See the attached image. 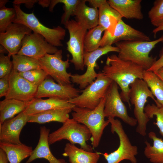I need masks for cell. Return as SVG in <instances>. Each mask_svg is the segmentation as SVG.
<instances>
[{"mask_svg": "<svg viewBox=\"0 0 163 163\" xmlns=\"http://www.w3.org/2000/svg\"><path fill=\"white\" fill-rule=\"evenodd\" d=\"M98 10V25L103 27L105 30L112 35L118 23L122 20V17L110 5L107 0H105Z\"/></svg>", "mask_w": 163, "mask_h": 163, "instance_id": "24", "label": "cell"}, {"mask_svg": "<svg viewBox=\"0 0 163 163\" xmlns=\"http://www.w3.org/2000/svg\"><path fill=\"white\" fill-rule=\"evenodd\" d=\"M62 51L58 50L53 54H46L39 59L42 69L57 83L61 85L71 84L72 74L67 71L69 67V55L66 60H62Z\"/></svg>", "mask_w": 163, "mask_h": 163, "instance_id": "10", "label": "cell"}, {"mask_svg": "<svg viewBox=\"0 0 163 163\" xmlns=\"http://www.w3.org/2000/svg\"><path fill=\"white\" fill-rule=\"evenodd\" d=\"M13 69V64L10 57L4 53L0 55V78L9 75Z\"/></svg>", "mask_w": 163, "mask_h": 163, "instance_id": "37", "label": "cell"}, {"mask_svg": "<svg viewBox=\"0 0 163 163\" xmlns=\"http://www.w3.org/2000/svg\"><path fill=\"white\" fill-rule=\"evenodd\" d=\"M86 2V0H80L75 16V21L88 30L98 25L99 14L98 9L88 6Z\"/></svg>", "mask_w": 163, "mask_h": 163, "instance_id": "22", "label": "cell"}, {"mask_svg": "<svg viewBox=\"0 0 163 163\" xmlns=\"http://www.w3.org/2000/svg\"><path fill=\"white\" fill-rule=\"evenodd\" d=\"M159 55L160 58L147 71L154 72L163 67V48L160 52Z\"/></svg>", "mask_w": 163, "mask_h": 163, "instance_id": "39", "label": "cell"}, {"mask_svg": "<svg viewBox=\"0 0 163 163\" xmlns=\"http://www.w3.org/2000/svg\"><path fill=\"white\" fill-rule=\"evenodd\" d=\"M100 154V152H89L68 143L62 155L69 158L70 163H97Z\"/></svg>", "mask_w": 163, "mask_h": 163, "instance_id": "23", "label": "cell"}, {"mask_svg": "<svg viewBox=\"0 0 163 163\" xmlns=\"http://www.w3.org/2000/svg\"><path fill=\"white\" fill-rule=\"evenodd\" d=\"M38 2V0H15L13 1V3L14 5L25 4L27 8H31L34 4Z\"/></svg>", "mask_w": 163, "mask_h": 163, "instance_id": "40", "label": "cell"}, {"mask_svg": "<svg viewBox=\"0 0 163 163\" xmlns=\"http://www.w3.org/2000/svg\"><path fill=\"white\" fill-rule=\"evenodd\" d=\"M28 27L22 24L13 23L4 33H0V44L8 52L9 57L17 54L21 49L25 36L32 33Z\"/></svg>", "mask_w": 163, "mask_h": 163, "instance_id": "16", "label": "cell"}, {"mask_svg": "<svg viewBox=\"0 0 163 163\" xmlns=\"http://www.w3.org/2000/svg\"><path fill=\"white\" fill-rule=\"evenodd\" d=\"M144 110L150 119L153 118L154 116L156 117V122H154V124L157 126L160 134L163 136V107L148 104L145 106Z\"/></svg>", "mask_w": 163, "mask_h": 163, "instance_id": "33", "label": "cell"}, {"mask_svg": "<svg viewBox=\"0 0 163 163\" xmlns=\"http://www.w3.org/2000/svg\"><path fill=\"white\" fill-rule=\"evenodd\" d=\"M0 148L5 153L10 163H20L30 157L33 151L32 148L23 143L17 144L0 142Z\"/></svg>", "mask_w": 163, "mask_h": 163, "instance_id": "26", "label": "cell"}, {"mask_svg": "<svg viewBox=\"0 0 163 163\" xmlns=\"http://www.w3.org/2000/svg\"><path fill=\"white\" fill-rule=\"evenodd\" d=\"M51 0H38V3L43 7H45L49 6Z\"/></svg>", "mask_w": 163, "mask_h": 163, "instance_id": "44", "label": "cell"}, {"mask_svg": "<svg viewBox=\"0 0 163 163\" xmlns=\"http://www.w3.org/2000/svg\"><path fill=\"white\" fill-rule=\"evenodd\" d=\"M141 0H108L110 5L121 16L128 19L142 20Z\"/></svg>", "mask_w": 163, "mask_h": 163, "instance_id": "21", "label": "cell"}, {"mask_svg": "<svg viewBox=\"0 0 163 163\" xmlns=\"http://www.w3.org/2000/svg\"><path fill=\"white\" fill-rule=\"evenodd\" d=\"M75 107L68 100L57 97H49L46 99L35 98L28 103L24 111L30 116L46 110L63 108L72 109Z\"/></svg>", "mask_w": 163, "mask_h": 163, "instance_id": "19", "label": "cell"}, {"mask_svg": "<svg viewBox=\"0 0 163 163\" xmlns=\"http://www.w3.org/2000/svg\"><path fill=\"white\" fill-rule=\"evenodd\" d=\"M119 49L116 46L107 45L100 47L90 52L84 51L83 58L84 64L87 67L85 72L83 74H72L71 81L79 85L80 89H84L96 79L98 73L96 72L95 68L97 67V61L101 56L110 52L118 53Z\"/></svg>", "mask_w": 163, "mask_h": 163, "instance_id": "11", "label": "cell"}, {"mask_svg": "<svg viewBox=\"0 0 163 163\" xmlns=\"http://www.w3.org/2000/svg\"><path fill=\"white\" fill-rule=\"evenodd\" d=\"M145 70L141 66L131 61L122 60L117 55L113 54L107 56L102 72L120 87L122 100L130 107V85L137 79H143Z\"/></svg>", "mask_w": 163, "mask_h": 163, "instance_id": "1", "label": "cell"}, {"mask_svg": "<svg viewBox=\"0 0 163 163\" xmlns=\"http://www.w3.org/2000/svg\"><path fill=\"white\" fill-rule=\"evenodd\" d=\"M9 75L0 78V97H5L9 88Z\"/></svg>", "mask_w": 163, "mask_h": 163, "instance_id": "38", "label": "cell"}, {"mask_svg": "<svg viewBox=\"0 0 163 163\" xmlns=\"http://www.w3.org/2000/svg\"><path fill=\"white\" fill-rule=\"evenodd\" d=\"M91 136L90 131L85 125L78 123L72 118H69L63 123L61 127L49 134L48 142L50 145L63 139H66L71 144H78L81 148L93 152V147L86 143Z\"/></svg>", "mask_w": 163, "mask_h": 163, "instance_id": "6", "label": "cell"}, {"mask_svg": "<svg viewBox=\"0 0 163 163\" xmlns=\"http://www.w3.org/2000/svg\"><path fill=\"white\" fill-rule=\"evenodd\" d=\"M72 110L63 108L43 111L30 116L28 122L43 124L56 121L63 123L69 119V114Z\"/></svg>", "mask_w": 163, "mask_h": 163, "instance_id": "25", "label": "cell"}, {"mask_svg": "<svg viewBox=\"0 0 163 163\" xmlns=\"http://www.w3.org/2000/svg\"><path fill=\"white\" fill-rule=\"evenodd\" d=\"M20 5H13L16 16L13 23L24 24L33 32L42 36L50 44L56 47L62 46V40L64 39L66 30L59 26L53 28L47 27L42 24L33 12L27 13L22 10Z\"/></svg>", "mask_w": 163, "mask_h": 163, "instance_id": "5", "label": "cell"}, {"mask_svg": "<svg viewBox=\"0 0 163 163\" xmlns=\"http://www.w3.org/2000/svg\"><path fill=\"white\" fill-rule=\"evenodd\" d=\"M148 15L153 25L158 27L163 25V0H155Z\"/></svg>", "mask_w": 163, "mask_h": 163, "instance_id": "35", "label": "cell"}, {"mask_svg": "<svg viewBox=\"0 0 163 163\" xmlns=\"http://www.w3.org/2000/svg\"><path fill=\"white\" fill-rule=\"evenodd\" d=\"M158 103L163 107V82L153 72L145 70L142 79Z\"/></svg>", "mask_w": 163, "mask_h": 163, "instance_id": "29", "label": "cell"}, {"mask_svg": "<svg viewBox=\"0 0 163 163\" xmlns=\"http://www.w3.org/2000/svg\"><path fill=\"white\" fill-rule=\"evenodd\" d=\"M105 98H103L99 105L94 109L75 106L72 113V118L78 123L85 125L91 134L90 140L93 148L99 145L103 131L110 123L105 120L104 109Z\"/></svg>", "mask_w": 163, "mask_h": 163, "instance_id": "3", "label": "cell"}, {"mask_svg": "<svg viewBox=\"0 0 163 163\" xmlns=\"http://www.w3.org/2000/svg\"><path fill=\"white\" fill-rule=\"evenodd\" d=\"M58 49L49 43L41 35L33 32L26 35L18 54L39 59L46 54H53Z\"/></svg>", "mask_w": 163, "mask_h": 163, "instance_id": "14", "label": "cell"}, {"mask_svg": "<svg viewBox=\"0 0 163 163\" xmlns=\"http://www.w3.org/2000/svg\"><path fill=\"white\" fill-rule=\"evenodd\" d=\"M153 72L163 82V67Z\"/></svg>", "mask_w": 163, "mask_h": 163, "instance_id": "43", "label": "cell"}, {"mask_svg": "<svg viewBox=\"0 0 163 163\" xmlns=\"http://www.w3.org/2000/svg\"><path fill=\"white\" fill-rule=\"evenodd\" d=\"M161 31H163V25L158 27H156L153 29L152 33H153L154 36H155L158 32Z\"/></svg>", "mask_w": 163, "mask_h": 163, "instance_id": "45", "label": "cell"}, {"mask_svg": "<svg viewBox=\"0 0 163 163\" xmlns=\"http://www.w3.org/2000/svg\"><path fill=\"white\" fill-rule=\"evenodd\" d=\"M8 53V52L6 49L2 45H0V53Z\"/></svg>", "mask_w": 163, "mask_h": 163, "instance_id": "46", "label": "cell"}, {"mask_svg": "<svg viewBox=\"0 0 163 163\" xmlns=\"http://www.w3.org/2000/svg\"><path fill=\"white\" fill-rule=\"evenodd\" d=\"M118 86L113 81L105 95L104 114L105 117H117L125 123L131 126L137 123L135 118L130 117L126 107L123 102L118 91Z\"/></svg>", "mask_w": 163, "mask_h": 163, "instance_id": "12", "label": "cell"}, {"mask_svg": "<svg viewBox=\"0 0 163 163\" xmlns=\"http://www.w3.org/2000/svg\"><path fill=\"white\" fill-rule=\"evenodd\" d=\"M108 120L111 124L112 133H116L119 137V145L116 150L110 153H100L101 154L103 155L107 163H119L125 160L137 163L136 156L138 153V147L132 144L120 121L110 117Z\"/></svg>", "mask_w": 163, "mask_h": 163, "instance_id": "7", "label": "cell"}, {"mask_svg": "<svg viewBox=\"0 0 163 163\" xmlns=\"http://www.w3.org/2000/svg\"><path fill=\"white\" fill-rule=\"evenodd\" d=\"M150 40L149 37L147 35L133 28L121 20L118 23L112 35L107 30L104 31L100 47L112 45L120 41Z\"/></svg>", "mask_w": 163, "mask_h": 163, "instance_id": "15", "label": "cell"}, {"mask_svg": "<svg viewBox=\"0 0 163 163\" xmlns=\"http://www.w3.org/2000/svg\"><path fill=\"white\" fill-rule=\"evenodd\" d=\"M112 82L102 72H99L95 80L83 89L81 94L68 101L76 107L94 109L105 96Z\"/></svg>", "mask_w": 163, "mask_h": 163, "instance_id": "8", "label": "cell"}, {"mask_svg": "<svg viewBox=\"0 0 163 163\" xmlns=\"http://www.w3.org/2000/svg\"><path fill=\"white\" fill-rule=\"evenodd\" d=\"M64 25L69 35V40L66 44L67 50L72 56L70 61L73 64L75 69L83 70L85 67L83 58L84 40L87 30L73 19L69 20Z\"/></svg>", "mask_w": 163, "mask_h": 163, "instance_id": "9", "label": "cell"}, {"mask_svg": "<svg viewBox=\"0 0 163 163\" xmlns=\"http://www.w3.org/2000/svg\"><path fill=\"white\" fill-rule=\"evenodd\" d=\"M81 92L71 84L61 85L48 77L38 87L35 98L53 97L69 100L78 96Z\"/></svg>", "mask_w": 163, "mask_h": 163, "instance_id": "17", "label": "cell"}, {"mask_svg": "<svg viewBox=\"0 0 163 163\" xmlns=\"http://www.w3.org/2000/svg\"><path fill=\"white\" fill-rule=\"evenodd\" d=\"M8 161L5 152L0 149V163H8Z\"/></svg>", "mask_w": 163, "mask_h": 163, "instance_id": "42", "label": "cell"}, {"mask_svg": "<svg viewBox=\"0 0 163 163\" xmlns=\"http://www.w3.org/2000/svg\"><path fill=\"white\" fill-rule=\"evenodd\" d=\"M28 103L14 99H5L0 101V125L24 110Z\"/></svg>", "mask_w": 163, "mask_h": 163, "instance_id": "27", "label": "cell"}, {"mask_svg": "<svg viewBox=\"0 0 163 163\" xmlns=\"http://www.w3.org/2000/svg\"><path fill=\"white\" fill-rule=\"evenodd\" d=\"M29 117L24 110L15 117L5 121L0 125V142L22 144L20 139V134L28 122Z\"/></svg>", "mask_w": 163, "mask_h": 163, "instance_id": "18", "label": "cell"}, {"mask_svg": "<svg viewBox=\"0 0 163 163\" xmlns=\"http://www.w3.org/2000/svg\"><path fill=\"white\" fill-rule=\"evenodd\" d=\"M163 42V35L158 39L149 41H122L117 42L119 49L117 56L120 59L133 62L149 69L156 61V57L150 56L149 53L156 44Z\"/></svg>", "mask_w": 163, "mask_h": 163, "instance_id": "2", "label": "cell"}, {"mask_svg": "<svg viewBox=\"0 0 163 163\" xmlns=\"http://www.w3.org/2000/svg\"><path fill=\"white\" fill-rule=\"evenodd\" d=\"M80 0H52L49 6V10L52 12L55 6L59 3L64 4V13L61 18V23L64 25L69 20L71 16H75L77 6Z\"/></svg>", "mask_w": 163, "mask_h": 163, "instance_id": "32", "label": "cell"}, {"mask_svg": "<svg viewBox=\"0 0 163 163\" xmlns=\"http://www.w3.org/2000/svg\"><path fill=\"white\" fill-rule=\"evenodd\" d=\"M18 73L22 77L38 87L49 76L42 69H34Z\"/></svg>", "mask_w": 163, "mask_h": 163, "instance_id": "36", "label": "cell"}, {"mask_svg": "<svg viewBox=\"0 0 163 163\" xmlns=\"http://www.w3.org/2000/svg\"><path fill=\"white\" fill-rule=\"evenodd\" d=\"M148 136L152 140L153 144L151 146L148 141L145 142V155L152 163H163V140L153 131L149 133Z\"/></svg>", "mask_w": 163, "mask_h": 163, "instance_id": "28", "label": "cell"}, {"mask_svg": "<svg viewBox=\"0 0 163 163\" xmlns=\"http://www.w3.org/2000/svg\"><path fill=\"white\" fill-rule=\"evenodd\" d=\"M105 0H86L92 7L98 8Z\"/></svg>", "mask_w": 163, "mask_h": 163, "instance_id": "41", "label": "cell"}, {"mask_svg": "<svg viewBox=\"0 0 163 163\" xmlns=\"http://www.w3.org/2000/svg\"><path fill=\"white\" fill-rule=\"evenodd\" d=\"M50 132V129L45 126L40 128V135L37 145L25 163H30L39 158H44L50 163H67L63 159L56 158L51 153L48 142Z\"/></svg>", "mask_w": 163, "mask_h": 163, "instance_id": "20", "label": "cell"}, {"mask_svg": "<svg viewBox=\"0 0 163 163\" xmlns=\"http://www.w3.org/2000/svg\"><path fill=\"white\" fill-rule=\"evenodd\" d=\"M105 30L103 27L98 25L87 31L84 40L85 51L91 52L100 47L102 34Z\"/></svg>", "mask_w": 163, "mask_h": 163, "instance_id": "31", "label": "cell"}, {"mask_svg": "<svg viewBox=\"0 0 163 163\" xmlns=\"http://www.w3.org/2000/svg\"><path fill=\"white\" fill-rule=\"evenodd\" d=\"M9 88L5 99H14L29 103L34 98L38 87L13 69L9 75Z\"/></svg>", "mask_w": 163, "mask_h": 163, "instance_id": "13", "label": "cell"}, {"mask_svg": "<svg viewBox=\"0 0 163 163\" xmlns=\"http://www.w3.org/2000/svg\"><path fill=\"white\" fill-rule=\"evenodd\" d=\"M129 99L130 103L134 105V114L138 124L136 131L144 136L146 134L147 125L150 119L144 112V108L147 99L152 98L158 106H161L155 99L145 82L142 79H137L130 86Z\"/></svg>", "mask_w": 163, "mask_h": 163, "instance_id": "4", "label": "cell"}, {"mask_svg": "<svg viewBox=\"0 0 163 163\" xmlns=\"http://www.w3.org/2000/svg\"><path fill=\"white\" fill-rule=\"evenodd\" d=\"M0 5V33L5 32L7 28L12 23L15 18V9Z\"/></svg>", "mask_w": 163, "mask_h": 163, "instance_id": "34", "label": "cell"}, {"mask_svg": "<svg viewBox=\"0 0 163 163\" xmlns=\"http://www.w3.org/2000/svg\"><path fill=\"white\" fill-rule=\"evenodd\" d=\"M13 69L23 72L36 69H42L39 60L29 56L16 54L12 56Z\"/></svg>", "mask_w": 163, "mask_h": 163, "instance_id": "30", "label": "cell"}]
</instances>
